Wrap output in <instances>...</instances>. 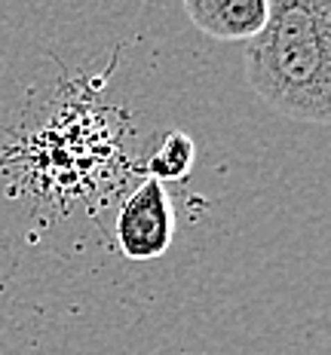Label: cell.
<instances>
[{
	"label": "cell",
	"mask_w": 331,
	"mask_h": 355,
	"mask_svg": "<svg viewBox=\"0 0 331 355\" xmlns=\"http://www.w3.org/2000/svg\"><path fill=\"white\" fill-rule=\"evenodd\" d=\"M246 83L273 110L331 123V0H270L264 31L242 49Z\"/></svg>",
	"instance_id": "obj_1"
},
{
	"label": "cell",
	"mask_w": 331,
	"mask_h": 355,
	"mask_svg": "<svg viewBox=\"0 0 331 355\" xmlns=\"http://www.w3.org/2000/svg\"><path fill=\"white\" fill-rule=\"evenodd\" d=\"M117 245L129 261H157L175 239V209L166 187L153 178H144L123 199L117 214Z\"/></svg>",
	"instance_id": "obj_2"
},
{
	"label": "cell",
	"mask_w": 331,
	"mask_h": 355,
	"mask_svg": "<svg viewBox=\"0 0 331 355\" xmlns=\"http://www.w3.org/2000/svg\"><path fill=\"white\" fill-rule=\"evenodd\" d=\"M184 12L215 40H255L270 16V0H184Z\"/></svg>",
	"instance_id": "obj_3"
},
{
	"label": "cell",
	"mask_w": 331,
	"mask_h": 355,
	"mask_svg": "<svg viewBox=\"0 0 331 355\" xmlns=\"http://www.w3.org/2000/svg\"><path fill=\"white\" fill-rule=\"evenodd\" d=\"M196 159V144L187 132H169V135L160 141V147L153 150V157L147 159V172H151L153 181H178V178H187V172L194 168Z\"/></svg>",
	"instance_id": "obj_4"
}]
</instances>
